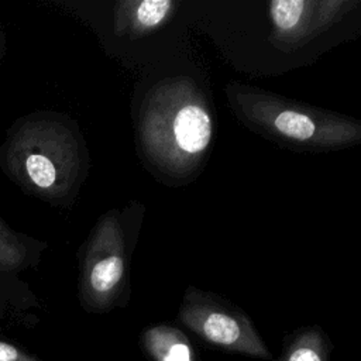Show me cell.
Here are the masks:
<instances>
[{
  "label": "cell",
  "instance_id": "obj_1",
  "mask_svg": "<svg viewBox=\"0 0 361 361\" xmlns=\"http://www.w3.org/2000/svg\"><path fill=\"white\" fill-rule=\"evenodd\" d=\"M212 138V114L190 78H171L151 89L140 114V141L158 171L186 179L202 165Z\"/></svg>",
  "mask_w": 361,
  "mask_h": 361
},
{
  "label": "cell",
  "instance_id": "obj_2",
  "mask_svg": "<svg viewBox=\"0 0 361 361\" xmlns=\"http://www.w3.org/2000/svg\"><path fill=\"white\" fill-rule=\"evenodd\" d=\"M226 96L245 127L288 148L320 152L361 144V120L350 116L238 82L226 86Z\"/></svg>",
  "mask_w": 361,
  "mask_h": 361
},
{
  "label": "cell",
  "instance_id": "obj_3",
  "mask_svg": "<svg viewBox=\"0 0 361 361\" xmlns=\"http://www.w3.org/2000/svg\"><path fill=\"white\" fill-rule=\"evenodd\" d=\"M178 320L216 348L258 360H274L248 314L213 292L189 286L183 293Z\"/></svg>",
  "mask_w": 361,
  "mask_h": 361
},
{
  "label": "cell",
  "instance_id": "obj_4",
  "mask_svg": "<svg viewBox=\"0 0 361 361\" xmlns=\"http://www.w3.org/2000/svg\"><path fill=\"white\" fill-rule=\"evenodd\" d=\"M358 4L351 0H274L268 6V39L281 51H295L338 23Z\"/></svg>",
  "mask_w": 361,
  "mask_h": 361
},
{
  "label": "cell",
  "instance_id": "obj_5",
  "mask_svg": "<svg viewBox=\"0 0 361 361\" xmlns=\"http://www.w3.org/2000/svg\"><path fill=\"white\" fill-rule=\"evenodd\" d=\"M126 262L121 233L116 223L107 224V248L96 251L86 265L85 298L94 309H107L116 300L124 279Z\"/></svg>",
  "mask_w": 361,
  "mask_h": 361
},
{
  "label": "cell",
  "instance_id": "obj_6",
  "mask_svg": "<svg viewBox=\"0 0 361 361\" xmlns=\"http://www.w3.org/2000/svg\"><path fill=\"white\" fill-rule=\"evenodd\" d=\"M178 6L179 3L173 0L124 1L117 13V24L120 31L140 37L164 25Z\"/></svg>",
  "mask_w": 361,
  "mask_h": 361
},
{
  "label": "cell",
  "instance_id": "obj_7",
  "mask_svg": "<svg viewBox=\"0 0 361 361\" xmlns=\"http://www.w3.org/2000/svg\"><path fill=\"white\" fill-rule=\"evenodd\" d=\"M141 344L152 361H199V353L189 337L171 324H155L145 329Z\"/></svg>",
  "mask_w": 361,
  "mask_h": 361
},
{
  "label": "cell",
  "instance_id": "obj_8",
  "mask_svg": "<svg viewBox=\"0 0 361 361\" xmlns=\"http://www.w3.org/2000/svg\"><path fill=\"white\" fill-rule=\"evenodd\" d=\"M331 343L317 326H303L283 338L276 361H330Z\"/></svg>",
  "mask_w": 361,
  "mask_h": 361
},
{
  "label": "cell",
  "instance_id": "obj_9",
  "mask_svg": "<svg viewBox=\"0 0 361 361\" xmlns=\"http://www.w3.org/2000/svg\"><path fill=\"white\" fill-rule=\"evenodd\" d=\"M41 149H25L24 158L21 159V166L25 179L34 185L39 190L52 192L56 190L61 176H66L68 172L63 171L66 162H61L54 158V154L45 151L44 147Z\"/></svg>",
  "mask_w": 361,
  "mask_h": 361
},
{
  "label": "cell",
  "instance_id": "obj_10",
  "mask_svg": "<svg viewBox=\"0 0 361 361\" xmlns=\"http://www.w3.org/2000/svg\"><path fill=\"white\" fill-rule=\"evenodd\" d=\"M0 227V267H14L23 259V252Z\"/></svg>",
  "mask_w": 361,
  "mask_h": 361
},
{
  "label": "cell",
  "instance_id": "obj_11",
  "mask_svg": "<svg viewBox=\"0 0 361 361\" xmlns=\"http://www.w3.org/2000/svg\"><path fill=\"white\" fill-rule=\"evenodd\" d=\"M0 361H44V360L27 353L25 350L17 347L16 344L0 340Z\"/></svg>",
  "mask_w": 361,
  "mask_h": 361
}]
</instances>
